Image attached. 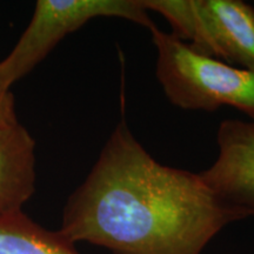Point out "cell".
Returning <instances> with one entry per match:
<instances>
[{
	"instance_id": "obj_1",
	"label": "cell",
	"mask_w": 254,
	"mask_h": 254,
	"mask_svg": "<svg viewBox=\"0 0 254 254\" xmlns=\"http://www.w3.org/2000/svg\"><path fill=\"white\" fill-rule=\"evenodd\" d=\"M246 218L199 173L155 160L122 120L68 196L59 231L112 254H201L227 225Z\"/></svg>"
},
{
	"instance_id": "obj_2",
	"label": "cell",
	"mask_w": 254,
	"mask_h": 254,
	"mask_svg": "<svg viewBox=\"0 0 254 254\" xmlns=\"http://www.w3.org/2000/svg\"><path fill=\"white\" fill-rule=\"evenodd\" d=\"M155 49V75L167 99L183 110L212 112L231 106L254 112V72L212 58L172 32L150 31Z\"/></svg>"
},
{
	"instance_id": "obj_3",
	"label": "cell",
	"mask_w": 254,
	"mask_h": 254,
	"mask_svg": "<svg viewBox=\"0 0 254 254\" xmlns=\"http://www.w3.org/2000/svg\"><path fill=\"white\" fill-rule=\"evenodd\" d=\"M100 17L126 19L150 31L157 26L142 0H38L26 30L0 62V90L9 91L64 38Z\"/></svg>"
},
{
	"instance_id": "obj_4",
	"label": "cell",
	"mask_w": 254,
	"mask_h": 254,
	"mask_svg": "<svg viewBox=\"0 0 254 254\" xmlns=\"http://www.w3.org/2000/svg\"><path fill=\"white\" fill-rule=\"evenodd\" d=\"M190 46L254 72V7L241 0H142Z\"/></svg>"
},
{
	"instance_id": "obj_5",
	"label": "cell",
	"mask_w": 254,
	"mask_h": 254,
	"mask_svg": "<svg viewBox=\"0 0 254 254\" xmlns=\"http://www.w3.org/2000/svg\"><path fill=\"white\" fill-rule=\"evenodd\" d=\"M217 144V159L200 177L225 204L254 217V123L224 120Z\"/></svg>"
},
{
	"instance_id": "obj_6",
	"label": "cell",
	"mask_w": 254,
	"mask_h": 254,
	"mask_svg": "<svg viewBox=\"0 0 254 254\" xmlns=\"http://www.w3.org/2000/svg\"><path fill=\"white\" fill-rule=\"evenodd\" d=\"M36 180V141L12 111L0 119V218L23 211Z\"/></svg>"
},
{
	"instance_id": "obj_7",
	"label": "cell",
	"mask_w": 254,
	"mask_h": 254,
	"mask_svg": "<svg viewBox=\"0 0 254 254\" xmlns=\"http://www.w3.org/2000/svg\"><path fill=\"white\" fill-rule=\"evenodd\" d=\"M0 254L80 253L59 230H46L21 211L0 218Z\"/></svg>"
},
{
	"instance_id": "obj_8",
	"label": "cell",
	"mask_w": 254,
	"mask_h": 254,
	"mask_svg": "<svg viewBox=\"0 0 254 254\" xmlns=\"http://www.w3.org/2000/svg\"><path fill=\"white\" fill-rule=\"evenodd\" d=\"M14 111V99L11 91L0 90V119Z\"/></svg>"
},
{
	"instance_id": "obj_9",
	"label": "cell",
	"mask_w": 254,
	"mask_h": 254,
	"mask_svg": "<svg viewBox=\"0 0 254 254\" xmlns=\"http://www.w3.org/2000/svg\"><path fill=\"white\" fill-rule=\"evenodd\" d=\"M247 116L250 117L251 118V120H252V123H254V112H252V113H250V114H247Z\"/></svg>"
}]
</instances>
